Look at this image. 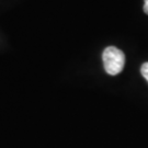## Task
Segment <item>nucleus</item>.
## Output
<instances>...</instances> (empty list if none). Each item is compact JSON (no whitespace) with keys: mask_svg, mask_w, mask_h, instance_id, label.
<instances>
[{"mask_svg":"<svg viewBox=\"0 0 148 148\" xmlns=\"http://www.w3.org/2000/svg\"><path fill=\"white\" fill-rule=\"evenodd\" d=\"M102 59L106 71L111 76L120 74L125 65L124 53L114 46H109L103 51Z\"/></svg>","mask_w":148,"mask_h":148,"instance_id":"obj_1","label":"nucleus"},{"mask_svg":"<svg viewBox=\"0 0 148 148\" xmlns=\"http://www.w3.org/2000/svg\"><path fill=\"white\" fill-rule=\"evenodd\" d=\"M140 73L143 75V77L148 81V63L143 64L142 68H140Z\"/></svg>","mask_w":148,"mask_h":148,"instance_id":"obj_2","label":"nucleus"},{"mask_svg":"<svg viewBox=\"0 0 148 148\" xmlns=\"http://www.w3.org/2000/svg\"><path fill=\"white\" fill-rule=\"evenodd\" d=\"M144 12L148 14V0H144Z\"/></svg>","mask_w":148,"mask_h":148,"instance_id":"obj_3","label":"nucleus"}]
</instances>
